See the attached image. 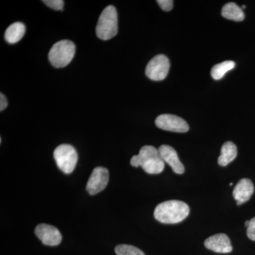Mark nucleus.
<instances>
[{
  "instance_id": "obj_6",
  "label": "nucleus",
  "mask_w": 255,
  "mask_h": 255,
  "mask_svg": "<svg viewBox=\"0 0 255 255\" xmlns=\"http://www.w3.org/2000/svg\"><path fill=\"white\" fill-rule=\"evenodd\" d=\"M170 63L168 58L164 55H158L147 64L146 75L154 81H161L166 78L169 73Z\"/></svg>"
},
{
  "instance_id": "obj_7",
  "label": "nucleus",
  "mask_w": 255,
  "mask_h": 255,
  "mask_svg": "<svg viewBox=\"0 0 255 255\" xmlns=\"http://www.w3.org/2000/svg\"><path fill=\"white\" fill-rule=\"evenodd\" d=\"M155 124L159 128L167 131L184 133L189 130L187 122L173 114H165L159 115L156 119Z\"/></svg>"
},
{
  "instance_id": "obj_2",
  "label": "nucleus",
  "mask_w": 255,
  "mask_h": 255,
  "mask_svg": "<svg viewBox=\"0 0 255 255\" xmlns=\"http://www.w3.org/2000/svg\"><path fill=\"white\" fill-rule=\"evenodd\" d=\"M130 164L132 167H141L150 174H160L164 169V162L159 150L150 145L142 147L138 155L132 157Z\"/></svg>"
},
{
  "instance_id": "obj_17",
  "label": "nucleus",
  "mask_w": 255,
  "mask_h": 255,
  "mask_svg": "<svg viewBox=\"0 0 255 255\" xmlns=\"http://www.w3.org/2000/svg\"><path fill=\"white\" fill-rule=\"evenodd\" d=\"M115 253L117 255H145L141 250L136 247L126 244L116 246Z\"/></svg>"
},
{
  "instance_id": "obj_5",
  "label": "nucleus",
  "mask_w": 255,
  "mask_h": 255,
  "mask_svg": "<svg viewBox=\"0 0 255 255\" xmlns=\"http://www.w3.org/2000/svg\"><path fill=\"white\" fill-rule=\"evenodd\" d=\"M53 156L58 168L65 174H70L73 172L78 162V153L73 146L60 145L56 147Z\"/></svg>"
},
{
  "instance_id": "obj_23",
  "label": "nucleus",
  "mask_w": 255,
  "mask_h": 255,
  "mask_svg": "<svg viewBox=\"0 0 255 255\" xmlns=\"http://www.w3.org/2000/svg\"><path fill=\"white\" fill-rule=\"evenodd\" d=\"M242 9H246V6H242Z\"/></svg>"
},
{
  "instance_id": "obj_3",
  "label": "nucleus",
  "mask_w": 255,
  "mask_h": 255,
  "mask_svg": "<svg viewBox=\"0 0 255 255\" xmlns=\"http://www.w3.org/2000/svg\"><path fill=\"white\" fill-rule=\"evenodd\" d=\"M118 32V16L113 6L106 7L99 18L96 27V34L103 41L114 38Z\"/></svg>"
},
{
  "instance_id": "obj_4",
  "label": "nucleus",
  "mask_w": 255,
  "mask_h": 255,
  "mask_svg": "<svg viewBox=\"0 0 255 255\" xmlns=\"http://www.w3.org/2000/svg\"><path fill=\"white\" fill-rule=\"evenodd\" d=\"M75 46L72 41L64 40L53 45L48 53L50 63L55 68H64L73 59Z\"/></svg>"
},
{
  "instance_id": "obj_14",
  "label": "nucleus",
  "mask_w": 255,
  "mask_h": 255,
  "mask_svg": "<svg viewBox=\"0 0 255 255\" xmlns=\"http://www.w3.org/2000/svg\"><path fill=\"white\" fill-rule=\"evenodd\" d=\"M26 33L25 25L21 22L12 23L5 32V39L9 43L14 44L21 40Z\"/></svg>"
},
{
  "instance_id": "obj_11",
  "label": "nucleus",
  "mask_w": 255,
  "mask_h": 255,
  "mask_svg": "<svg viewBox=\"0 0 255 255\" xmlns=\"http://www.w3.org/2000/svg\"><path fill=\"white\" fill-rule=\"evenodd\" d=\"M158 150L164 162L168 164L176 174L184 173V165L179 160L177 152L173 147L169 145H163L159 147Z\"/></svg>"
},
{
  "instance_id": "obj_21",
  "label": "nucleus",
  "mask_w": 255,
  "mask_h": 255,
  "mask_svg": "<svg viewBox=\"0 0 255 255\" xmlns=\"http://www.w3.org/2000/svg\"><path fill=\"white\" fill-rule=\"evenodd\" d=\"M7 99L5 97L4 94L1 93V95H0V111L2 112V111H4L5 109L7 107Z\"/></svg>"
},
{
  "instance_id": "obj_24",
  "label": "nucleus",
  "mask_w": 255,
  "mask_h": 255,
  "mask_svg": "<svg viewBox=\"0 0 255 255\" xmlns=\"http://www.w3.org/2000/svg\"><path fill=\"white\" fill-rule=\"evenodd\" d=\"M229 185L230 186H232L233 185V183H230Z\"/></svg>"
},
{
  "instance_id": "obj_20",
  "label": "nucleus",
  "mask_w": 255,
  "mask_h": 255,
  "mask_svg": "<svg viewBox=\"0 0 255 255\" xmlns=\"http://www.w3.org/2000/svg\"><path fill=\"white\" fill-rule=\"evenodd\" d=\"M157 4L159 5L161 9L165 11H169L173 7V1L172 0H157Z\"/></svg>"
},
{
  "instance_id": "obj_8",
  "label": "nucleus",
  "mask_w": 255,
  "mask_h": 255,
  "mask_svg": "<svg viewBox=\"0 0 255 255\" xmlns=\"http://www.w3.org/2000/svg\"><path fill=\"white\" fill-rule=\"evenodd\" d=\"M108 182L109 171L105 167H96L89 178L87 191L91 195H95L105 189Z\"/></svg>"
},
{
  "instance_id": "obj_1",
  "label": "nucleus",
  "mask_w": 255,
  "mask_h": 255,
  "mask_svg": "<svg viewBox=\"0 0 255 255\" xmlns=\"http://www.w3.org/2000/svg\"><path fill=\"white\" fill-rule=\"evenodd\" d=\"M189 207L186 203L177 200L164 201L155 208L154 216L157 221L166 224H174L184 221L189 216Z\"/></svg>"
},
{
  "instance_id": "obj_9",
  "label": "nucleus",
  "mask_w": 255,
  "mask_h": 255,
  "mask_svg": "<svg viewBox=\"0 0 255 255\" xmlns=\"http://www.w3.org/2000/svg\"><path fill=\"white\" fill-rule=\"evenodd\" d=\"M35 233L42 243L46 246H58L62 241L61 233L58 228L51 225L46 223L38 225L35 229Z\"/></svg>"
},
{
  "instance_id": "obj_10",
  "label": "nucleus",
  "mask_w": 255,
  "mask_h": 255,
  "mask_svg": "<svg viewBox=\"0 0 255 255\" xmlns=\"http://www.w3.org/2000/svg\"><path fill=\"white\" fill-rule=\"evenodd\" d=\"M204 246L207 249L219 253H229L233 250L229 238L224 233L210 236L204 241Z\"/></svg>"
},
{
  "instance_id": "obj_16",
  "label": "nucleus",
  "mask_w": 255,
  "mask_h": 255,
  "mask_svg": "<svg viewBox=\"0 0 255 255\" xmlns=\"http://www.w3.org/2000/svg\"><path fill=\"white\" fill-rule=\"evenodd\" d=\"M235 66H236V63H235V62L231 61V60H228V61L217 64L211 69V76L214 80H221L228 71L233 70Z\"/></svg>"
},
{
  "instance_id": "obj_13",
  "label": "nucleus",
  "mask_w": 255,
  "mask_h": 255,
  "mask_svg": "<svg viewBox=\"0 0 255 255\" xmlns=\"http://www.w3.org/2000/svg\"><path fill=\"white\" fill-rule=\"evenodd\" d=\"M237 147L232 142H226L221 147V155L218 159V163L221 167H226L233 162L237 156Z\"/></svg>"
},
{
  "instance_id": "obj_18",
  "label": "nucleus",
  "mask_w": 255,
  "mask_h": 255,
  "mask_svg": "<svg viewBox=\"0 0 255 255\" xmlns=\"http://www.w3.org/2000/svg\"><path fill=\"white\" fill-rule=\"evenodd\" d=\"M43 2L52 9L63 11L64 6L63 0H44Z\"/></svg>"
},
{
  "instance_id": "obj_22",
  "label": "nucleus",
  "mask_w": 255,
  "mask_h": 255,
  "mask_svg": "<svg viewBox=\"0 0 255 255\" xmlns=\"http://www.w3.org/2000/svg\"><path fill=\"white\" fill-rule=\"evenodd\" d=\"M250 221H246V222H245V226L246 227H248V225H249Z\"/></svg>"
},
{
  "instance_id": "obj_12",
  "label": "nucleus",
  "mask_w": 255,
  "mask_h": 255,
  "mask_svg": "<svg viewBox=\"0 0 255 255\" xmlns=\"http://www.w3.org/2000/svg\"><path fill=\"white\" fill-rule=\"evenodd\" d=\"M254 185L249 179H241L233 191V197L237 201L238 205L249 200L254 193Z\"/></svg>"
},
{
  "instance_id": "obj_19",
  "label": "nucleus",
  "mask_w": 255,
  "mask_h": 255,
  "mask_svg": "<svg viewBox=\"0 0 255 255\" xmlns=\"http://www.w3.org/2000/svg\"><path fill=\"white\" fill-rule=\"evenodd\" d=\"M247 236L252 241H255V217L250 220L249 225L247 227Z\"/></svg>"
},
{
  "instance_id": "obj_15",
  "label": "nucleus",
  "mask_w": 255,
  "mask_h": 255,
  "mask_svg": "<svg viewBox=\"0 0 255 255\" xmlns=\"http://www.w3.org/2000/svg\"><path fill=\"white\" fill-rule=\"evenodd\" d=\"M221 14L223 17L234 21H242L244 20L245 15L243 10L235 3H228L223 6Z\"/></svg>"
}]
</instances>
